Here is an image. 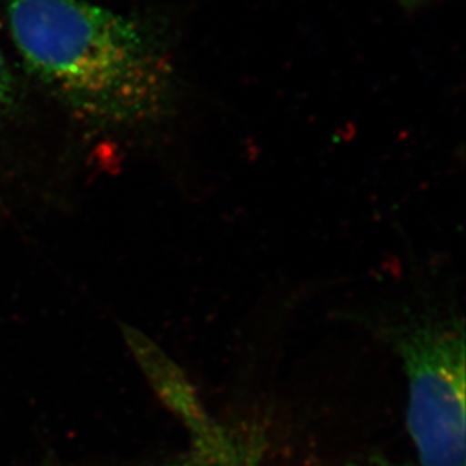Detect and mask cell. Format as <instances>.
<instances>
[{
	"instance_id": "cell-1",
	"label": "cell",
	"mask_w": 466,
	"mask_h": 466,
	"mask_svg": "<svg viewBox=\"0 0 466 466\" xmlns=\"http://www.w3.org/2000/svg\"><path fill=\"white\" fill-rule=\"evenodd\" d=\"M23 64L68 109L137 126L167 106L171 71L137 20L86 0H2Z\"/></svg>"
},
{
	"instance_id": "cell-2",
	"label": "cell",
	"mask_w": 466,
	"mask_h": 466,
	"mask_svg": "<svg viewBox=\"0 0 466 466\" xmlns=\"http://www.w3.org/2000/svg\"><path fill=\"white\" fill-rule=\"evenodd\" d=\"M408 379L406 424L420 466H465V332L429 321L397 337Z\"/></svg>"
},
{
	"instance_id": "cell-3",
	"label": "cell",
	"mask_w": 466,
	"mask_h": 466,
	"mask_svg": "<svg viewBox=\"0 0 466 466\" xmlns=\"http://www.w3.org/2000/svg\"><path fill=\"white\" fill-rule=\"evenodd\" d=\"M14 97H15L14 76L9 70L4 52L0 49V119L4 118L5 115L8 114V110L13 107Z\"/></svg>"
},
{
	"instance_id": "cell-4",
	"label": "cell",
	"mask_w": 466,
	"mask_h": 466,
	"mask_svg": "<svg viewBox=\"0 0 466 466\" xmlns=\"http://www.w3.org/2000/svg\"><path fill=\"white\" fill-rule=\"evenodd\" d=\"M167 466H219V463L216 462L215 459L208 456V453L197 449L194 450V453L190 454L189 458Z\"/></svg>"
},
{
	"instance_id": "cell-5",
	"label": "cell",
	"mask_w": 466,
	"mask_h": 466,
	"mask_svg": "<svg viewBox=\"0 0 466 466\" xmlns=\"http://www.w3.org/2000/svg\"><path fill=\"white\" fill-rule=\"evenodd\" d=\"M259 459H261V454H259V444L254 441V442L248 445L245 451L240 454V458H238L231 466H259Z\"/></svg>"
},
{
	"instance_id": "cell-6",
	"label": "cell",
	"mask_w": 466,
	"mask_h": 466,
	"mask_svg": "<svg viewBox=\"0 0 466 466\" xmlns=\"http://www.w3.org/2000/svg\"><path fill=\"white\" fill-rule=\"evenodd\" d=\"M348 466H410V465H400V463H392L390 461H385V459H370V461H365V462L360 463H350Z\"/></svg>"
},
{
	"instance_id": "cell-7",
	"label": "cell",
	"mask_w": 466,
	"mask_h": 466,
	"mask_svg": "<svg viewBox=\"0 0 466 466\" xmlns=\"http://www.w3.org/2000/svg\"><path fill=\"white\" fill-rule=\"evenodd\" d=\"M397 2H400L405 8H415L418 5H421L424 0H397Z\"/></svg>"
}]
</instances>
